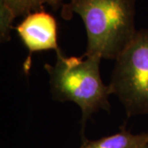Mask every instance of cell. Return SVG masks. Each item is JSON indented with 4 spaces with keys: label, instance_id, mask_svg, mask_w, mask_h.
<instances>
[{
    "label": "cell",
    "instance_id": "1",
    "mask_svg": "<svg viewBox=\"0 0 148 148\" xmlns=\"http://www.w3.org/2000/svg\"><path fill=\"white\" fill-rule=\"evenodd\" d=\"M135 3L136 0H69L62 8V16H81L87 36L85 54L115 60L138 32Z\"/></svg>",
    "mask_w": 148,
    "mask_h": 148
},
{
    "label": "cell",
    "instance_id": "2",
    "mask_svg": "<svg viewBox=\"0 0 148 148\" xmlns=\"http://www.w3.org/2000/svg\"><path fill=\"white\" fill-rule=\"evenodd\" d=\"M101 59L85 53L81 57H68L59 49L55 64L45 65L53 100L72 101L81 109L82 140L86 138L85 127L92 114L100 110H110L109 96L112 94L110 86L104 84L101 77Z\"/></svg>",
    "mask_w": 148,
    "mask_h": 148
},
{
    "label": "cell",
    "instance_id": "3",
    "mask_svg": "<svg viewBox=\"0 0 148 148\" xmlns=\"http://www.w3.org/2000/svg\"><path fill=\"white\" fill-rule=\"evenodd\" d=\"M127 117L148 114V29L137 32L119 55L110 82Z\"/></svg>",
    "mask_w": 148,
    "mask_h": 148
},
{
    "label": "cell",
    "instance_id": "4",
    "mask_svg": "<svg viewBox=\"0 0 148 148\" xmlns=\"http://www.w3.org/2000/svg\"><path fill=\"white\" fill-rule=\"evenodd\" d=\"M16 31L30 53L59 49L57 21L44 9L27 15L16 27Z\"/></svg>",
    "mask_w": 148,
    "mask_h": 148
},
{
    "label": "cell",
    "instance_id": "5",
    "mask_svg": "<svg viewBox=\"0 0 148 148\" xmlns=\"http://www.w3.org/2000/svg\"><path fill=\"white\" fill-rule=\"evenodd\" d=\"M69 0H0V36L1 41L10 39L12 22L17 16H27L33 12L43 10L45 5L53 10L63 8Z\"/></svg>",
    "mask_w": 148,
    "mask_h": 148
},
{
    "label": "cell",
    "instance_id": "6",
    "mask_svg": "<svg viewBox=\"0 0 148 148\" xmlns=\"http://www.w3.org/2000/svg\"><path fill=\"white\" fill-rule=\"evenodd\" d=\"M148 146V132L132 134L125 128L120 127V131L110 136L97 140H82L79 148H145Z\"/></svg>",
    "mask_w": 148,
    "mask_h": 148
},
{
    "label": "cell",
    "instance_id": "7",
    "mask_svg": "<svg viewBox=\"0 0 148 148\" xmlns=\"http://www.w3.org/2000/svg\"><path fill=\"white\" fill-rule=\"evenodd\" d=\"M145 148H148V146H147V147H145Z\"/></svg>",
    "mask_w": 148,
    "mask_h": 148
}]
</instances>
